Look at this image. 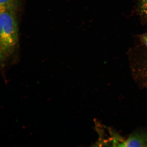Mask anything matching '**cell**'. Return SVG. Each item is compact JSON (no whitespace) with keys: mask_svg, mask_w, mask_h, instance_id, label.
Returning <instances> with one entry per match:
<instances>
[{"mask_svg":"<svg viewBox=\"0 0 147 147\" xmlns=\"http://www.w3.org/2000/svg\"><path fill=\"white\" fill-rule=\"evenodd\" d=\"M142 39L143 43H144L147 49V34L142 36Z\"/></svg>","mask_w":147,"mask_h":147,"instance_id":"4","label":"cell"},{"mask_svg":"<svg viewBox=\"0 0 147 147\" xmlns=\"http://www.w3.org/2000/svg\"><path fill=\"white\" fill-rule=\"evenodd\" d=\"M121 146L147 147V131H138L131 134Z\"/></svg>","mask_w":147,"mask_h":147,"instance_id":"2","label":"cell"},{"mask_svg":"<svg viewBox=\"0 0 147 147\" xmlns=\"http://www.w3.org/2000/svg\"><path fill=\"white\" fill-rule=\"evenodd\" d=\"M16 8H0V49L4 59L13 53L18 41Z\"/></svg>","mask_w":147,"mask_h":147,"instance_id":"1","label":"cell"},{"mask_svg":"<svg viewBox=\"0 0 147 147\" xmlns=\"http://www.w3.org/2000/svg\"><path fill=\"white\" fill-rule=\"evenodd\" d=\"M141 5L147 7V0H141Z\"/></svg>","mask_w":147,"mask_h":147,"instance_id":"5","label":"cell"},{"mask_svg":"<svg viewBox=\"0 0 147 147\" xmlns=\"http://www.w3.org/2000/svg\"><path fill=\"white\" fill-rule=\"evenodd\" d=\"M0 8H16L14 0H0Z\"/></svg>","mask_w":147,"mask_h":147,"instance_id":"3","label":"cell"}]
</instances>
